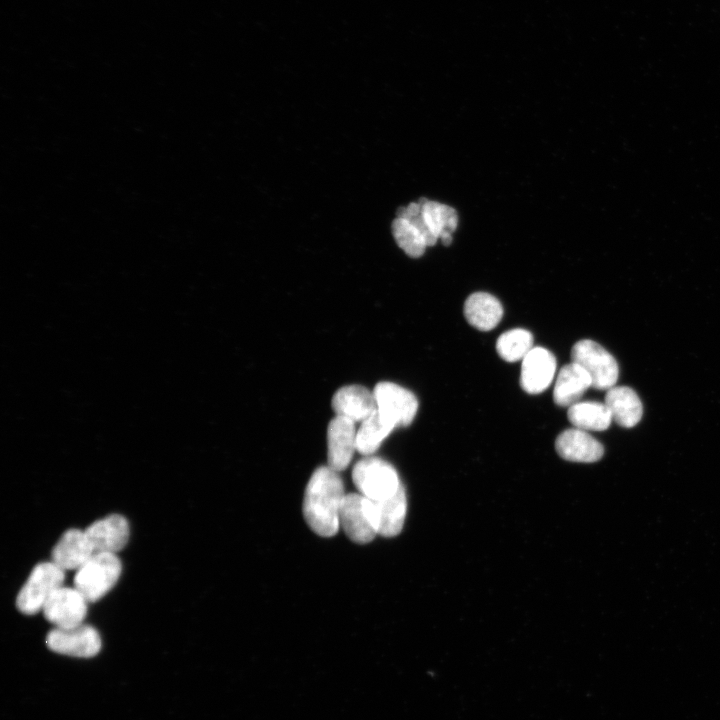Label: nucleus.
<instances>
[{
	"label": "nucleus",
	"mask_w": 720,
	"mask_h": 720,
	"mask_svg": "<svg viewBox=\"0 0 720 720\" xmlns=\"http://www.w3.org/2000/svg\"><path fill=\"white\" fill-rule=\"evenodd\" d=\"M345 495L337 471L321 466L313 472L305 490L303 515L316 534L331 537L338 532L339 513Z\"/></svg>",
	"instance_id": "1"
},
{
	"label": "nucleus",
	"mask_w": 720,
	"mask_h": 720,
	"mask_svg": "<svg viewBox=\"0 0 720 720\" xmlns=\"http://www.w3.org/2000/svg\"><path fill=\"white\" fill-rule=\"evenodd\" d=\"M121 561L115 553L95 552L74 577V586L88 602L102 598L118 581Z\"/></svg>",
	"instance_id": "2"
},
{
	"label": "nucleus",
	"mask_w": 720,
	"mask_h": 720,
	"mask_svg": "<svg viewBox=\"0 0 720 720\" xmlns=\"http://www.w3.org/2000/svg\"><path fill=\"white\" fill-rule=\"evenodd\" d=\"M64 579L65 571L54 562L37 564L17 595V609L25 615L43 610L51 595L63 586Z\"/></svg>",
	"instance_id": "3"
},
{
	"label": "nucleus",
	"mask_w": 720,
	"mask_h": 720,
	"mask_svg": "<svg viewBox=\"0 0 720 720\" xmlns=\"http://www.w3.org/2000/svg\"><path fill=\"white\" fill-rule=\"evenodd\" d=\"M352 479L359 493L369 500L386 499L402 485L395 468L377 457L367 456L358 461Z\"/></svg>",
	"instance_id": "4"
},
{
	"label": "nucleus",
	"mask_w": 720,
	"mask_h": 720,
	"mask_svg": "<svg viewBox=\"0 0 720 720\" xmlns=\"http://www.w3.org/2000/svg\"><path fill=\"white\" fill-rule=\"evenodd\" d=\"M571 360L589 374L593 388L608 390L615 386L619 375L617 361L597 342L585 339L575 343Z\"/></svg>",
	"instance_id": "5"
},
{
	"label": "nucleus",
	"mask_w": 720,
	"mask_h": 720,
	"mask_svg": "<svg viewBox=\"0 0 720 720\" xmlns=\"http://www.w3.org/2000/svg\"><path fill=\"white\" fill-rule=\"evenodd\" d=\"M47 647L58 654L90 658L97 655L102 642L98 631L86 624L70 628H54L46 637Z\"/></svg>",
	"instance_id": "6"
},
{
	"label": "nucleus",
	"mask_w": 720,
	"mask_h": 720,
	"mask_svg": "<svg viewBox=\"0 0 720 720\" xmlns=\"http://www.w3.org/2000/svg\"><path fill=\"white\" fill-rule=\"evenodd\" d=\"M373 393L377 409L396 427L411 424L418 410V400L411 391L395 383L384 381L376 384Z\"/></svg>",
	"instance_id": "7"
},
{
	"label": "nucleus",
	"mask_w": 720,
	"mask_h": 720,
	"mask_svg": "<svg viewBox=\"0 0 720 720\" xmlns=\"http://www.w3.org/2000/svg\"><path fill=\"white\" fill-rule=\"evenodd\" d=\"M88 601L75 587H60L43 607L45 618L58 628H70L83 623Z\"/></svg>",
	"instance_id": "8"
},
{
	"label": "nucleus",
	"mask_w": 720,
	"mask_h": 720,
	"mask_svg": "<svg viewBox=\"0 0 720 720\" xmlns=\"http://www.w3.org/2000/svg\"><path fill=\"white\" fill-rule=\"evenodd\" d=\"M365 508L377 534L393 537L403 528L407 510V499L404 486L397 492L382 500L365 498Z\"/></svg>",
	"instance_id": "9"
},
{
	"label": "nucleus",
	"mask_w": 720,
	"mask_h": 720,
	"mask_svg": "<svg viewBox=\"0 0 720 720\" xmlns=\"http://www.w3.org/2000/svg\"><path fill=\"white\" fill-rule=\"evenodd\" d=\"M357 431L355 422L335 416L327 428L328 466L337 472L348 467L356 448Z\"/></svg>",
	"instance_id": "10"
},
{
	"label": "nucleus",
	"mask_w": 720,
	"mask_h": 720,
	"mask_svg": "<svg viewBox=\"0 0 720 720\" xmlns=\"http://www.w3.org/2000/svg\"><path fill=\"white\" fill-rule=\"evenodd\" d=\"M555 370V356L543 347H533L522 360L520 385L529 394L541 393L551 384Z\"/></svg>",
	"instance_id": "11"
},
{
	"label": "nucleus",
	"mask_w": 720,
	"mask_h": 720,
	"mask_svg": "<svg viewBox=\"0 0 720 720\" xmlns=\"http://www.w3.org/2000/svg\"><path fill=\"white\" fill-rule=\"evenodd\" d=\"M94 552L115 553L125 547L129 539V524L120 514L96 520L85 530Z\"/></svg>",
	"instance_id": "12"
},
{
	"label": "nucleus",
	"mask_w": 720,
	"mask_h": 720,
	"mask_svg": "<svg viewBox=\"0 0 720 720\" xmlns=\"http://www.w3.org/2000/svg\"><path fill=\"white\" fill-rule=\"evenodd\" d=\"M339 521L347 536L356 543H368L377 534L365 508V497L360 493L345 495L340 508Z\"/></svg>",
	"instance_id": "13"
},
{
	"label": "nucleus",
	"mask_w": 720,
	"mask_h": 720,
	"mask_svg": "<svg viewBox=\"0 0 720 720\" xmlns=\"http://www.w3.org/2000/svg\"><path fill=\"white\" fill-rule=\"evenodd\" d=\"M555 448L560 457L572 462L592 463L600 460L604 454L602 444L578 428L561 432L556 438Z\"/></svg>",
	"instance_id": "14"
},
{
	"label": "nucleus",
	"mask_w": 720,
	"mask_h": 720,
	"mask_svg": "<svg viewBox=\"0 0 720 720\" xmlns=\"http://www.w3.org/2000/svg\"><path fill=\"white\" fill-rule=\"evenodd\" d=\"M332 408L337 416L362 422L377 409L373 391L360 385H348L336 391Z\"/></svg>",
	"instance_id": "15"
},
{
	"label": "nucleus",
	"mask_w": 720,
	"mask_h": 720,
	"mask_svg": "<svg viewBox=\"0 0 720 720\" xmlns=\"http://www.w3.org/2000/svg\"><path fill=\"white\" fill-rule=\"evenodd\" d=\"M94 553L85 531L68 529L52 550V562L64 571L78 570Z\"/></svg>",
	"instance_id": "16"
},
{
	"label": "nucleus",
	"mask_w": 720,
	"mask_h": 720,
	"mask_svg": "<svg viewBox=\"0 0 720 720\" xmlns=\"http://www.w3.org/2000/svg\"><path fill=\"white\" fill-rule=\"evenodd\" d=\"M592 386L589 374L578 364L564 365L557 376L553 400L561 407H570L579 402L586 390Z\"/></svg>",
	"instance_id": "17"
},
{
	"label": "nucleus",
	"mask_w": 720,
	"mask_h": 720,
	"mask_svg": "<svg viewBox=\"0 0 720 720\" xmlns=\"http://www.w3.org/2000/svg\"><path fill=\"white\" fill-rule=\"evenodd\" d=\"M605 405L612 419L625 428L634 427L642 418L643 406L637 393L628 386H613L607 390Z\"/></svg>",
	"instance_id": "18"
},
{
	"label": "nucleus",
	"mask_w": 720,
	"mask_h": 720,
	"mask_svg": "<svg viewBox=\"0 0 720 720\" xmlns=\"http://www.w3.org/2000/svg\"><path fill=\"white\" fill-rule=\"evenodd\" d=\"M464 315L470 325L478 330L488 331L500 322L503 308L495 296L485 292H476L466 299Z\"/></svg>",
	"instance_id": "19"
},
{
	"label": "nucleus",
	"mask_w": 720,
	"mask_h": 720,
	"mask_svg": "<svg viewBox=\"0 0 720 720\" xmlns=\"http://www.w3.org/2000/svg\"><path fill=\"white\" fill-rule=\"evenodd\" d=\"M425 224L430 232L442 241L443 245H450L451 234L457 227L458 216L456 211L447 205L425 198L419 200Z\"/></svg>",
	"instance_id": "20"
},
{
	"label": "nucleus",
	"mask_w": 720,
	"mask_h": 720,
	"mask_svg": "<svg viewBox=\"0 0 720 720\" xmlns=\"http://www.w3.org/2000/svg\"><path fill=\"white\" fill-rule=\"evenodd\" d=\"M567 417L575 428L584 431H604L613 420L605 403L597 401H579L571 405Z\"/></svg>",
	"instance_id": "21"
},
{
	"label": "nucleus",
	"mask_w": 720,
	"mask_h": 720,
	"mask_svg": "<svg viewBox=\"0 0 720 720\" xmlns=\"http://www.w3.org/2000/svg\"><path fill=\"white\" fill-rule=\"evenodd\" d=\"M394 428L396 425L376 409L361 422L356 436L357 451L365 456L373 454Z\"/></svg>",
	"instance_id": "22"
},
{
	"label": "nucleus",
	"mask_w": 720,
	"mask_h": 720,
	"mask_svg": "<svg viewBox=\"0 0 720 720\" xmlns=\"http://www.w3.org/2000/svg\"><path fill=\"white\" fill-rule=\"evenodd\" d=\"M532 348L533 335L530 331L522 328L502 333L496 342L497 353L508 362L523 360Z\"/></svg>",
	"instance_id": "23"
},
{
	"label": "nucleus",
	"mask_w": 720,
	"mask_h": 720,
	"mask_svg": "<svg viewBox=\"0 0 720 720\" xmlns=\"http://www.w3.org/2000/svg\"><path fill=\"white\" fill-rule=\"evenodd\" d=\"M392 234L397 245L410 257H420L427 247L423 235L404 217L393 220Z\"/></svg>",
	"instance_id": "24"
}]
</instances>
